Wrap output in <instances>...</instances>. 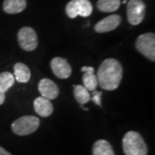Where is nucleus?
<instances>
[{"mask_svg": "<svg viewBox=\"0 0 155 155\" xmlns=\"http://www.w3.org/2000/svg\"><path fill=\"white\" fill-rule=\"evenodd\" d=\"M122 67L116 59H106L101 64L97 72V81L100 87L106 91L118 88L122 78Z\"/></svg>", "mask_w": 155, "mask_h": 155, "instance_id": "f257e3e1", "label": "nucleus"}, {"mask_svg": "<svg viewBox=\"0 0 155 155\" xmlns=\"http://www.w3.org/2000/svg\"><path fill=\"white\" fill-rule=\"evenodd\" d=\"M125 155H147V146L142 136L135 131H128L122 139Z\"/></svg>", "mask_w": 155, "mask_h": 155, "instance_id": "f03ea898", "label": "nucleus"}, {"mask_svg": "<svg viewBox=\"0 0 155 155\" xmlns=\"http://www.w3.org/2000/svg\"><path fill=\"white\" fill-rule=\"evenodd\" d=\"M40 126L38 117L34 116H23L17 119L11 124L13 133L20 136L28 135L35 132Z\"/></svg>", "mask_w": 155, "mask_h": 155, "instance_id": "7ed1b4c3", "label": "nucleus"}, {"mask_svg": "<svg viewBox=\"0 0 155 155\" xmlns=\"http://www.w3.org/2000/svg\"><path fill=\"white\" fill-rule=\"evenodd\" d=\"M136 48L140 54L150 61H155V35L154 33H146L140 35L136 40Z\"/></svg>", "mask_w": 155, "mask_h": 155, "instance_id": "20e7f679", "label": "nucleus"}, {"mask_svg": "<svg viewBox=\"0 0 155 155\" xmlns=\"http://www.w3.org/2000/svg\"><path fill=\"white\" fill-rule=\"evenodd\" d=\"M66 12L70 18L78 16L87 17L92 13V5L89 0H72L67 4Z\"/></svg>", "mask_w": 155, "mask_h": 155, "instance_id": "39448f33", "label": "nucleus"}, {"mask_svg": "<svg viewBox=\"0 0 155 155\" xmlns=\"http://www.w3.org/2000/svg\"><path fill=\"white\" fill-rule=\"evenodd\" d=\"M146 5L142 0H129L127 5V21L132 25H138L144 20Z\"/></svg>", "mask_w": 155, "mask_h": 155, "instance_id": "423d86ee", "label": "nucleus"}, {"mask_svg": "<svg viewBox=\"0 0 155 155\" xmlns=\"http://www.w3.org/2000/svg\"><path fill=\"white\" fill-rule=\"evenodd\" d=\"M20 47L25 51H33L38 46V37L35 31L30 27H23L17 35Z\"/></svg>", "mask_w": 155, "mask_h": 155, "instance_id": "0eeeda50", "label": "nucleus"}, {"mask_svg": "<svg viewBox=\"0 0 155 155\" xmlns=\"http://www.w3.org/2000/svg\"><path fill=\"white\" fill-rule=\"evenodd\" d=\"M51 68L56 77L66 79L72 74V67L66 59L61 57H55L51 61Z\"/></svg>", "mask_w": 155, "mask_h": 155, "instance_id": "6e6552de", "label": "nucleus"}, {"mask_svg": "<svg viewBox=\"0 0 155 155\" xmlns=\"http://www.w3.org/2000/svg\"><path fill=\"white\" fill-rule=\"evenodd\" d=\"M122 22V17L119 15H110L105 17L95 25V30L97 33H106L116 29Z\"/></svg>", "mask_w": 155, "mask_h": 155, "instance_id": "1a4fd4ad", "label": "nucleus"}, {"mask_svg": "<svg viewBox=\"0 0 155 155\" xmlns=\"http://www.w3.org/2000/svg\"><path fill=\"white\" fill-rule=\"evenodd\" d=\"M38 90L41 97L48 100L55 99L60 93L57 84L48 78H43L39 82Z\"/></svg>", "mask_w": 155, "mask_h": 155, "instance_id": "9d476101", "label": "nucleus"}, {"mask_svg": "<svg viewBox=\"0 0 155 155\" xmlns=\"http://www.w3.org/2000/svg\"><path fill=\"white\" fill-rule=\"evenodd\" d=\"M34 108L39 116L42 117L51 116L54 111V106L50 102V100L47 99L41 96L34 101Z\"/></svg>", "mask_w": 155, "mask_h": 155, "instance_id": "9b49d317", "label": "nucleus"}, {"mask_svg": "<svg viewBox=\"0 0 155 155\" xmlns=\"http://www.w3.org/2000/svg\"><path fill=\"white\" fill-rule=\"evenodd\" d=\"M26 6V0H5L3 9L8 14H17L24 11Z\"/></svg>", "mask_w": 155, "mask_h": 155, "instance_id": "f8f14e48", "label": "nucleus"}, {"mask_svg": "<svg viewBox=\"0 0 155 155\" xmlns=\"http://www.w3.org/2000/svg\"><path fill=\"white\" fill-rule=\"evenodd\" d=\"M31 76L30 70L25 64L17 63L14 66V77L15 80L19 83H27Z\"/></svg>", "mask_w": 155, "mask_h": 155, "instance_id": "ddd939ff", "label": "nucleus"}, {"mask_svg": "<svg viewBox=\"0 0 155 155\" xmlns=\"http://www.w3.org/2000/svg\"><path fill=\"white\" fill-rule=\"evenodd\" d=\"M93 155H116L110 143L105 140H98L93 145Z\"/></svg>", "mask_w": 155, "mask_h": 155, "instance_id": "4468645a", "label": "nucleus"}, {"mask_svg": "<svg viewBox=\"0 0 155 155\" xmlns=\"http://www.w3.org/2000/svg\"><path fill=\"white\" fill-rule=\"evenodd\" d=\"M121 5V0H98L97 8L102 12H114L117 11Z\"/></svg>", "mask_w": 155, "mask_h": 155, "instance_id": "2eb2a0df", "label": "nucleus"}, {"mask_svg": "<svg viewBox=\"0 0 155 155\" xmlns=\"http://www.w3.org/2000/svg\"><path fill=\"white\" fill-rule=\"evenodd\" d=\"M74 86V97L77 102L80 104H85L91 100V94L87 89L83 85H73Z\"/></svg>", "mask_w": 155, "mask_h": 155, "instance_id": "dca6fc26", "label": "nucleus"}, {"mask_svg": "<svg viewBox=\"0 0 155 155\" xmlns=\"http://www.w3.org/2000/svg\"><path fill=\"white\" fill-rule=\"evenodd\" d=\"M84 86L89 91H94L98 85V81L97 75L94 72H84L83 75Z\"/></svg>", "mask_w": 155, "mask_h": 155, "instance_id": "f3484780", "label": "nucleus"}, {"mask_svg": "<svg viewBox=\"0 0 155 155\" xmlns=\"http://www.w3.org/2000/svg\"><path fill=\"white\" fill-rule=\"evenodd\" d=\"M15 83L14 75L9 72H4L0 73V88L5 92L13 86Z\"/></svg>", "mask_w": 155, "mask_h": 155, "instance_id": "a211bd4d", "label": "nucleus"}, {"mask_svg": "<svg viewBox=\"0 0 155 155\" xmlns=\"http://www.w3.org/2000/svg\"><path fill=\"white\" fill-rule=\"evenodd\" d=\"M101 97H102V91H94L92 97L91 99L97 105H102V101H101Z\"/></svg>", "mask_w": 155, "mask_h": 155, "instance_id": "6ab92c4d", "label": "nucleus"}, {"mask_svg": "<svg viewBox=\"0 0 155 155\" xmlns=\"http://www.w3.org/2000/svg\"><path fill=\"white\" fill-rule=\"evenodd\" d=\"M5 100V92L0 88V105L4 104Z\"/></svg>", "mask_w": 155, "mask_h": 155, "instance_id": "aec40b11", "label": "nucleus"}, {"mask_svg": "<svg viewBox=\"0 0 155 155\" xmlns=\"http://www.w3.org/2000/svg\"><path fill=\"white\" fill-rule=\"evenodd\" d=\"M81 71L83 72H94V68L91 67H83Z\"/></svg>", "mask_w": 155, "mask_h": 155, "instance_id": "412c9836", "label": "nucleus"}, {"mask_svg": "<svg viewBox=\"0 0 155 155\" xmlns=\"http://www.w3.org/2000/svg\"><path fill=\"white\" fill-rule=\"evenodd\" d=\"M0 155H12V154L10 153L7 150H5V148H3L2 147H0Z\"/></svg>", "mask_w": 155, "mask_h": 155, "instance_id": "4be33fe9", "label": "nucleus"}, {"mask_svg": "<svg viewBox=\"0 0 155 155\" xmlns=\"http://www.w3.org/2000/svg\"><path fill=\"white\" fill-rule=\"evenodd\" d=\"M122 3H123V4H126V3H127V0H124V1L122 2Z\"/></svg>", "mask_w": 155, "mask_h": 155, "instance_id": "5701e85b", "label": "nucleus"}]
</instances>
